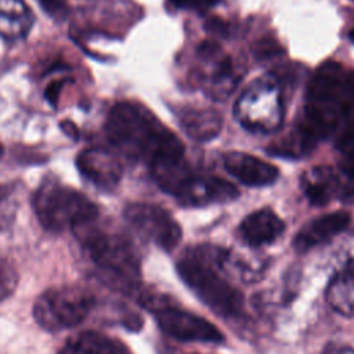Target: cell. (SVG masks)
Here are the masks:
<instances>
[{
	"label": "cell",
	"instance_id": "cell-2",
	"mask_svg": "<svg viewBox=\"0 0 354 354\" xmlns=\"http://www.w3.org/2000/svg\"><path fill=\"white\" fill-rule=\"evenodd\" d=\"M227 256L228 252L223 248L201 245L178 260L177 272L214 313L223 317H236L243 310V295L218 274Z\"/></svg>",
	"mask_w": 354,
	"mask_h": 354
},
{
	"label": "cell",
	"instance_id": "cell-11",
	"mask_svg": "<svg viewBox=\"0 0 354 354\" xmlns=\"http://www.w3.org/2000/svg\"><path fill=\"white\" fill-rule=\"evenodd\" d=\"M350 213L344 210L324 214L310 221L299 231L293 239V248L297 252H307L308 249L329 241L332 236L342 232L350 224Z\"/></svg>",
	"mask_w": 354,
	"mask_h": 354
},
{
	"label": "cell",
	"instance_id": "cell-30",
	"mask_svg": "<svg viewBox=\"0 0 354 354\" xmlns=\"http://www.w3.org/2000/svg\"><path fill=\"white\" fill-rule=\"evenodd\" d=\"M3 153H4V148H3V144L0 142V158L3 156Z\"/></svg>",
	"mask_w": 354,
	"mask_h": 354
},
{
	"label": "cell",
	"instance_id": "cell-15",
	"mask_svg": "<svg viewBox=\"0 0 354 354\" xmlns=\"http://www.w3.org/2000/svg\"><path fill=\"white\" fill-rule=\"evenodd\" d=\"M326 301L339 314L354 317V261L347 263L330 279Z\"/></svg>",
	"mask_w": 354,
	"mask_h": 354
},
{
	"label": "cell",
	"instance_id": "cell-12",
	"mask_svg": "<svg viewBox=\"0 0 354 354\" xmlns=\"http://www.w3.org/2000/svg\"><path fill=\"white\" fill-rule=\"evenodd\" d=\"M285 230L283 221L268 207L248 214L239 225V235L249 246L274 242Z\"/></svg>",
	"mask_w": 354,
	"mask_h": 354
},
{
	"label": "cell",
	"instance_id": "cell-29",
	"mask_svg": "<svg viewBox=\"0 0 354 354\" xmlns=\"http://www.w3.org/2000/svg\"><path fill=\"white\" fill-rule=\"evenodd\" d=\"M348 39H350V40L354 43V28H353V29L348 32Z\"/></svg>",
	"mask_w": 354,
	"mask_h": 354
},
{
	"label": "cell",
	"instance_id": "cell-4",
	"mask_svg": "<svg viewBox=\"0 0 354 354\" xmlns=\"http://www.w3.org/2000/svg\"><path fill=\"white\" fill-rule=\"evenodd\" d=\"M35 214L50 232L76 230L97 220V206L82 192L57 181L43 183L32 199Z\"/></svg>",
	"mask_w": 354,
	"mask_h": 354
},
{
	"label": "cell",
	"instance_id": "cell-7",
	"mask_svg": "<svg viewBox=\"0 0 354 354\" xmlns=\"http://www.w3.org/2000/svg\"><path fill=\"white\" fill-rule=\"evenodd\" d=\"M152 311L160 329L176 340L203 343H218L224 340L223 333L212 322L196 314L166 304H160Z\"/></svg>",
	"mask_w": 354,
	"mask_h": 354
},
{
	"label": "cell",
	"instance_id": "cell-5",
	"mask_svg": "<svg viewBox=\"0 0 354 354\" xmlns=\"http://www.w3.org/2000/svg\"><path fill=\"white\" fill-rule=\"evenodd\" d=\"M95 304L94 295L82 286H55L44 290L33 304L36 322L48 332L71 329L82 324Z\"/></svg>",
	"mask_w": 354,
	"mask_h": 354
},
{
	"label": "cell",
	"instance_id": "cell-6",
	"mask_svg": "<svg viewBox=\"0 0 354 354\" xmlns=\"http://www.w3.org/2000/svg\"><path fill=\"white\" fill-rule=\"evenodd\" d=\"M124 218L138 234L165 250L174 249L181 239L180 224L158 205L131 203L124 209Z\"/></svg>",
	"mask_w": 354,
	"mask_h": 354
},
{
	"label": "cell",
	"instance_id": "cell-14",
	"mask_svg": "<svg viewBox=\"0 0 354 354\" xmlns=\"http://www.w3.org/2000/svg\"><path fill=\"white\" fill-rule=\"evenodd\" d=\"M59 354H131L126 344L108 335L88 330L72 336Z\"/></svg>",
	"mask_w": 354,
	"mask_h": 354
},
{
	"label": "cell",
	"instance_id": "cell-22",
	"mask_svg": "<svg viewBox=\"0 0 354 354\" xmlns=\"http://www.w3.org/2000/svg\"><path fill=\"white\" fill-rule=\"evenodd\" d=\"M220 0H167V4L173 8H189L196 11H203Z\"/></svg>",
	"mask_w": 354,
	"mask_h": 354
},
{
	"label": "cell",
	"instance_id": "cell-17",
	"mask_svg": "<svg viewBox=\"0 0 354 354\" xmlns=\"http://www.w3.org/2000/svg\"><path fill=\"white\" fill-rule=\"evenodd\" d=\"M336 177L330 167H317L311 171L310 176H306L303 180V188L307 199L311 205L324 206L326 205L335 192Z\"/></svg>",
	"mask_w": 354,
	"mask_h": 354
},
{
	"label": "cell",
	"instance_id": "cell-10",
	"mask_svg": "<svg viewBox=\"0 0 354 354\" xmlns=\"http://www.w3.org/2000/svg\"><path fill=\"white\" fill-rule=\"evenodd\" d=\"M224 167L245 185L264 187L272 184L278 178V169L245 152H228L224 155Z\"/></svg>",
	"mask_w": 354,
	"mask_h": 354
},
{
	"label": "cell",
	"instance_id": "cell-20",
	"mask_svg": "<svg viewBox=\"0 0 354 354\" xmlns=\"http://www.w3.org/2000/svg\"><path fill=\"white\" fill-rule=\"evenodd\" d=\"M205 29L216 37H228L231 35V26L220 17H210L205 22Z\"/></svg>",
	"mask_w": 354,
	"mask_h": 354
},
{
	"label": "cell",
	"instance_id": "cell-26",
	"mask_svg": "<svg viewBox=\"0 0 354 354\" xmlns=\"http://www.w3.org/2000/svg\"><path fill=\"white\" fill-rule=\"evenodd\" d=\"M220 47L214 40H203L198 47H196V53L198 55H201L202 58H212L218 53Z\"/></svg>",
	"mask_w": 354,
	"mask_h": 354
},
{
	"label": "cell",
	"instance_id": "cell-1",
	"mask_svg": "<svg viewBox=\"0 0 354 354\" xmlns=\"http://www.w3.org/2000/svg\"><path fill=\"white\" fill-rule=\"evenodd\" d=\"M105 133L120 153L145 160L149 167L184 156V145L178 137L141 104H116L108 115Z\"/></svg>",
	"mask_w": 354,
	"mask_h": 354
},
{
	"label": "cell",
	"instance_id": "cell-24",
	"mask_svg": "<svg viewBox=\"0 0 354 354\" xmlns=\"http://www.w3.org/2000/svg\"><path fill=\"white\" fill-rule=\"evenodd\" d=\"M65 80H55L51 84L47 86L46 88V100L51 104V106H57L62 87H64Z\"/></svg>",
	"mask_w": 354,
	"mask_h": 354
},
{
	"label": "cell",
	"instance_id": "cell-28",
	"mask_svg": "<svg viewBox=\"0 0 354 354\" xmlns=\"http://www.w3.org/2000/svg\"><path fill=\"white\" fill-rule=\"evenodd\" d=\"M61 129L71 137H77V127L71 122H62Z\"/></svg>",
	"mask_w": 354,
	"mask_h": 354
},
{
	"label": "cell",
	"instance_id": "cell-27",
	"mask_svg": "<svg viewBox=\"0 0 354 354\" xmlns=\"http://www.w3.org/2000/svg\"><path fill=\"white\" fill-rule=\"evenodd\" d=\"M322 354H354V348L340 344H328Z\"/></svg>",
	"mask_w": 354,
	"mask_h": 354
},
{
	"label": "cell",
	"instance_id": "cell-8",
	"mask_svg": "<svg viewBox=\"0 0 354 354\" xmlns=\"http://www.w3.org/2000/svg\"><path fill=\"white\" fill-rule=\"evenodd\" d=\"M83 178L102 191H112L120 181L123 169L119 158L105 148H86L76 158Z\"/></svg>",
	"mask_w": 354,
	"mask_h": 354
},
{
	"label": "cell",
	"instance_id": "cell-3",
	"mask_svg": "<svg viewBox=\"0 0 354 354\" xmlns=\"http://www.w3.org/2000/svg\"><path fill=\"white\" fill-rule=\"evenodd\" d=\"M73 232L102 277L126 292L136 289L140 279V261L122 235L98 228L95 220L77 227Z\"/></svg>",
	"mask_w": 354,
	"mask_h": 354
},
{
	"label": "cell",
	"instance_id": "cell-25",
	"mask_svg": "<svg viewBox=\"0 0 354 354\" xmlns=\"http://www.w3.org/2000/svg\"><path fill=\"white\" fill-rule=\"evenodd\" d=\"M8 196H10V192H8L7 187L0 185V227L10 220Z\"/></svg>",
	"mask_w": 354,
	"mask_h": 354
},
{
	"label": "cell",
	"instance_id": "cell-21",
	"mask_svg": "<svg viewBox=\"0 0 354 354\" xmlns=\"http://www.w3.org/2000/svg\"><path fill=\"white\" fill-rule=\"evenodd\" d=\"M43 10L54 18H64L69 12L68 0H37Z\"/></svg>",
	"mask_w": 354,
	"mask_h": 354
},
{
	"label": "cell",
	"instance_id": "cell-18",
	"mask_svg": "<svg viewBox=\"0 0 354 354\" xmlns=\"http://www.w3.org/2000/svg\"><path fill=\"white\" fill-rule=\"evenodd\" d=\"M18 272L15 267L4 259H0V301L8 299L18 286Z\"/></svg>",
	"mask_w": 354,
	"mask_h": 354
},
{
	"label": "cell",
	"instance_id": "cell-16",
	"mask_svg": "<svg viewBox=\"0 0 354 354\" xmlns=\"http://www.w3.org/2000/svg\"><path fill=\"white\" fill-rule=\"evenodd\" d=\"M178 120L185 133L198 141H209L214 138L220 133L223 123L217 111L196 108L181 109Z\"/></svg>",
	"mask_w": 354,
	"mask_h": 354
},
{
	"label": "cell",
	"instance_id": "cell-9",
	"mask_svg": "<svg viewBox=\"0 0 354 354\" xmlns=\"http://www.w3.org/2000/svg\"><path fill=\"white\" fill-rule=\"evenodd\" d=\"M238 189L228 181L214 176H192L177 192V201L184 206H202L209 203H224L235 199Z\"/></svg>",
	"mask_w": 354,
	"mask_h": 354
},
{
	"label": "cell",
	"instance_id": "cell-23",
	"mask_svg": "<svg viewBox=\"0 0 354 354\" xmlns=\"http://www.w3.org/2000/svg\"><path fill=\"white\" fill-rule=\"evenodd\" d=\"M337 148L346 155L354 158V123L347 129V131L340 136L337 141Z\"/></svg>",
	"mask_w": 354,
	"mask_h": 354
},
{
	"label": "cell",
	"instance_id": "cell-13",
	"mask_svg": "<svg viewBox=\"0 0 354 354\" xmlns=\"http://www.w3.org/2000/svg\"><path fill=\"white\" fill-rule=\"evenodd\" d=\"M33 22V12L24 0H0V36L7 40L24 39Z\"/></svg>",
	"mask_w": 354,
	"mask_h": 354
},
{
	"label": "cell",
	"instance_id": "cell-19",
	"mask_svg": "<svg viewBox=\"0 0 354 354\" xmlns=\"http://www.w3.org/2000/svg\"><path fill=\"white\" fill-rule=\"evenodd\" d=\"M252 54L257 61H266V59H272L275 57H279L283 54L282 46L271 37H261L257 39L254 43L250 46Z\"/></svg>",
	"mask_w": 354,
	"mask_h": 354
}]
</instances>
